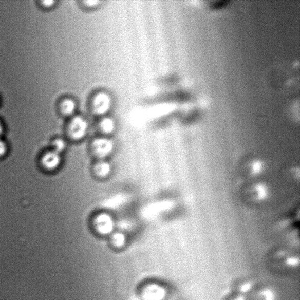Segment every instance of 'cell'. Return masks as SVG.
<instances>
[{"label": "cell", "mask_w": 300, "mask_h": 300, "mask_svg": "<svg viewBox=\"0 0 300 300\" xmlns=\"http://www.w3.org/2000/svg\"><path fill=\"white\" fill-rule=\"evenodd\" d=\"M267 266L273 272L280 274H295L299 272V257L294 252L278 250L267 258Z\"/></svg>", "instance_id": "obj_1"}, {"label": "cell", "mask_w": 300, "mask_h": 300, "mask_svg": "<svg viewBox=\"0 0 300 300\" xmlns=\"http://www.w3.org/2000/svg\"><path fill=\"white\" fill-rule=\"evenodd\" d=\"M115 105V98L111 91L100 89L94 91L90 95L87 103V109L91 116L99 119L111 115Z\"/></svg>", "instance_id": "obj_2"}, {"label": "cell", "mask_w": 300, "mask_h": 300, "mask_svg": "<svg viewBox=\"0 0 300 300\" xmlns=\"http://www.w3.org/2000/svg\"><path fill=\"white\" fill-rule=\"evenodd\" d=\"M90 124L85 116L78 114L68 119L66 126V135L73 141L85 139L89 132Z\"/></svg>", "instance_id": "obj_3"}, {"label": "cell", "mask_w": 300, "mask_h": 300, "mask_svg": "<svg viewBox=\"0 0 300 300\" xmlns=\"http://www.w3.org/2000/svg\"><path fill=\"white\" fill-rule=\"evenodd\" d=\"M115 148V143L110 137L101 136L95 139L91 143V150L98 160H106Z\"/></svg>", "instance_id": "obj_4"}, {"label": "cell", "mask_w": 300, "mask_h": 300, "mask_svg": "<svg viewBox=\"0 0 300 300\" xmlns=\"http://www.w3.org/2000/svg\"><path fill=\"white\" fill-rule=\"evenodd\" d=\"M93 226L95 231L99 235L110 236L115 231V220L113 216L107 212H101L95 216Z\"/></svg>", "instance_id": "obj_5"}, {"label": "cell", "mask_w": 300, "mask_h": 300, "mask_svg": "<svg viewBox=\"0 0 300 300\" xmlns=\"http://www.w3.org/2000/svg\"><path fill=\"white\" fill-rule=\"evenodd\" d=\"M279 293L276 287L272 285L258 283L249 296V300H280Z\"/></svg>", "instance_id": "obj_6"}, {"label": "cell", "mask_w": 300, "mask_h": 300, "mask_svg": "<svg viewBox=\"0 0 300 300\" xmlns=\"http://www.w3.org/2000/svg\"><path fill=\"white\" fill-rule=\"evenodd\" d=\"M57 109L62 118L69 119L79 114V102L72 96H65L58 103Z\"/></svg>", "instance_id": "obj_7"}, {"label": "cell", "mask_w": 300, "mask_h": 300, "mask_svg": "<svg viewBox=\"0 0 300 300\" xmlns=\"http://www.w3.org/2000/svg\"><path fill=\"white\" fill-rule=\"evenodd\" d=\"M62 162L61 154L51 149L44 152L40 158V164L42 168L48 172H55L56 170L59 169Z\"/></svg>", "instance_id": "obj_8"}, {"label": "cell", "mask_w": 300, "mask_h": 300, "mask_svg": "<svg viewBox=\"0 0 300 300\" xmlns=\"http://www.w3.org/2000/svg\"><path fill=\"white\" fill-rule=\"evenodd\" d=\"M168 290L158 284H150L144 287L141 292L143 300H165L168 296Z\"/></svg>", "instance_id": "obj_9"}, {"label": "cell", "mask_w": 300, "mask_h": 300, "mask_svg": "<svg viewBox=\"0 0 300 300\" xmlns=\"http://www.w3.org/2000/svg\"><path fill=\"white\" fill-rule=\"evenodd\" d=\"M97 128L102 136L110 137L114 135L118 128V122L111 115L98 119Z\"/></svg>", "instance_id": "obj_10"}, {"label": "cell", "mask_w": 300, "mask_h": 300, "mask_svg": "<svg viewBox=\"0 0 300 300\" xmlns=\"http://www.w3.org/2000/svg\"><path fill=\"white\" fill-rule=\"evenodd\" d=\"M257 283L251 278H243L234 283L231 290L236 291L241 294L249 296L254 289H255Z\"/></svg>", "instance_id": "obj_11"}, {"label": "cell", "mask_w": 300, "mask_h": 300, "mask_svg": "<svg viewBox=\"0 0 300 300\" xmlns=\"http://www.w3.org/2000/svg\"><path fill=\"white\" fill-rule=\"evenodd\" d=\"M95 176L100 179L109 177L112 172V166L106 160H98L93 165Z\"/></svg>", "instance_id": "obj_12"}, {"label": "cell", "mask_w": 300, "mask_h": 300, "mask_svg": "<svg viewBox=\"0 0 300 300\" xmlns=\"http://www.w3.org/2000/svg\"><path fill=\"white\" fill-rule=\"evenodd\" d=\"M105 1L102 0H79L78 6L86 11H94L102 7Z\"/></svg>", "instance_id": "obj_13"}, {"label": "cell", "mask_w": 300, "mask_h": 300, "mask_svg": "<svg viewBox=\"0 0 300 300\" xmlns=\"http://www.w3.org/2000/svg\"><path fill=\"white\" fill-rule=\"evenodd\" d=\"M110 236L111 243L117 248H122L127 242V237L124 233L121 231H115Z\"/></svg>", "instance_id": "obj_14"}, {"label": "cell", "mask_w": 300, "mask_h": 300, "mask_svg": "<svg viewBox=\"0 0 300 300\" xmlns=\"http://www.w3.org/2000/svg\"><path fill=\"white\" fill-rule=\"evenodd\" d=\"M68 148V142L62 137H57L51 142V149L60 154L64 153Z\"/></svg>", "instance_id": "obj_15"}, {"label": "cell", "mask_w": 300, "mask_h": 300, "mask_svg": "<svg viewBox=\"0 0 300 300\" xmlns=\"http://www.w3.org/2000/svg\"><path fill=\"white\" fill-rule=\"evenodd\" d=\"M252 198L259 201L264 199L267 194L265 187L261 185H255L249 191Z\"/></svg>", "instance_id": "obj_16"}, {"label": "cell", "mask_w": 300, "mask_h": 300, "mask_svg": "<svg viewBox=\"0 0 300 300\" xmlns=\"http://www.w3.org/2000/svg\"><path fill=\"white\" fill-rule=\"evenodd\" d=\"M222 300H249V298L247 295L230 290L228 294L224 295Z\"/></svg>", "instance_id": "obj_17"}, {"label": "cell", "mask_w": 300, "mask_h": 300, "mask_svg": "<svg viewBox=\"0 0 300 300\" xmlns=\"http://www.w3.org/2000/svg\"><path fill=\"white\" fill-rule=\"evenodd\" d=\"M9 152V145L6 140L0 138V158L6 157Z\"/></svg>", "instance_id": "obj_18"}, {"label": "cell", "mask_w": 300, "mask_h": 300, "mask_svg": "<svg viewBox=\"0 0 300 300\" xmlns=\"http://www.w3.org/2000/svg\"><path fill=\"white\" fill-rule=\"evenodd\" d=\"M59 2L55 1V0H44V1L40 2L41 6L45 9L51 10L56 7Z\"/></svg>", "instance_id": "obj_19"}, {"label": "cell", "mask_w": 300, "mask_h": 300, "mask_svg": "<svg viewBox=\"0 0 300 300\" xmlns=\"http://www.w3.org/2000/svg\"><path fill=\"white\" fill-rule=\"evenodd\" d=\"M4 132V127L3 123L0 121V138H2Z\"/></svg>", "instance_id": "obj_20"}]
</instances>
